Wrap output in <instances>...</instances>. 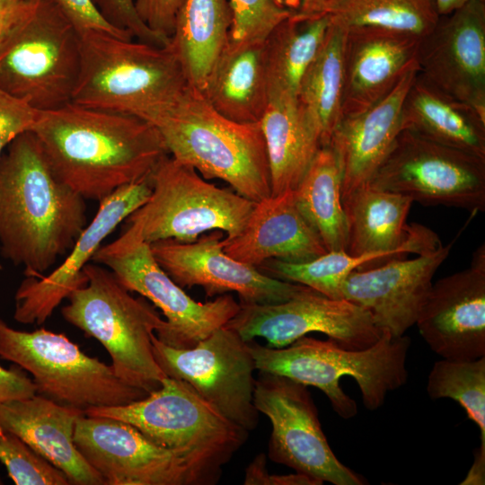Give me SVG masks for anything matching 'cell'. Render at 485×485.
Returning <instances> with one entry per match:
<instances>
[{
	"label": "cell",
	"mask_w": 485,
	"mask_h": 485,
	"mask_svg": "<svg viewBox=\"0 0 485 485\" xmlns=\"http://www.w3.org/2000/svg\"><path fill=\"white\" fill-rule=\"evenodd\" d=\"M31 131L58 180L84 199L98 202L149 177L169 154L150 122L74 102L40 111Z\"/></svg>",
	"instance_id": "1"
},
{
	"label": "cell",
	"mask_w": 485,
	"mask_h": 485,
	"mask_svg": "<svg viewBox=\"0 0 485 485\" xmlns=\"http://www.w3.org/2000/svg\"><path fill=\"white\" fill-rule=\"evenodd\" d=\"M343 28H373L421 39L440 15L435 0H329L325 13Z\"/></svg>",
	"instance_id": "34"
},
{
	"label": "cell",
	"mask_w": 485,
	"mask_h": 485,
	"mask_svg": "<svg viewBox=\"0 0 485 485\" xmlns=\"http://www.w3.org/2000/svg\"><path fill=\"white\" fill-rule=\"evenodd\" d=\"M221 244L227 255L257 269L271 259L302 263L327 252L298 209L294 190L256 202L243 230Z\"/></svg>",
	"instance_id": "25"
},
{
	"label": "cell",
	"mask_w": 485,
	"mask_h": 485,
	"mask_svg": "<svg viewBox=\"0 0 485 485\" xmlns=\"http://www.w3.org/2000/svg\"><path fill=\"white\" fill-rule=\"evenodd\" d=\"M102 16L113 26L132 35L135 40L157 46L167 42L152 31L139 18L135 0H93Z\"/></svg>",
	"instance_id": "39"
},
{
	"label": "cell",
	"mask_w": 485,
	"mask_h": 485,
	"mask_svg": "<svg viewBox=\"0 0 485 485\" xmlns=\"http://www.w3.org/2000/svg\"><path fill=\"white\" fill-rule=\"evenodd\" d=\"M266 455L257 454L245 471L244 485H321L316 480L302 474H269Z\"/></svg>",
	"instance_id": "42"
},
{
	"label": "cell",
	"mask_w": 485,
	"mask_h": 485,
	"mask_svg": "<svg viewBox=\"0 0 485 485\" xmlns=\"http://www.w3.org/2000/svg\"><path fill=\"white\" fill-rule=\"evenodd\" d=\"M127 229L101 245L92 260L110 270L119 283L162 311L163 325L155 332L165 345L191 348L232 320L240 309L234 296L218 295L201 303L191 298L158 264L138 229Z\"/></svg>",
	"instance_id": "11"
},
{
	"label": "cell",
	"mask_w": 485,
	"mask_h": 485,
	"mask_svg": "<svg viewBox=\"0 0 485 485\" xmlns=\"http://www.w3.org/2000/svg\"><path fill=\"white\" fill-rule=\"evenodd\" d=\"M148 122L159 131L169 155L204 179L222 180L254 202L271 196L260 122L241 123L224 117L190 85Z\"/></svg>",
	"instance_id": "3"
},
{
	"label": "cell",
	"mask_w": 485,
	"mask_h": 485,
	"mask_svg": "<svg viewBox=\"0 0 485 485\" xmlns=\"http://www.w3.org/2000/svg\"><path fill=\"white\" fill-rule=\"evenodd\" d=\"M427 392L431 399L457 401L478 426L481 446L485 448V357L436 361L428 377Z\"/></svg>",
	"instance_id": "35"
},
{
	"label": "cell",
	"mask_w": 485,
	"mask_h": 485,
	"mask_svg": "<svg viewBox=\"0 0 485 485\" xmlns=\"http://www.w3.org/2000/svg\"><path fill=\"white\" fill-rule=\"evenodd\" d=\"M0 462L16 485H69L66 475L0 426Z\"/></svg>",
	"instance_id": "36"
},
{
	"label": "cell",
	"mask_w": 485,
	"mask_h": 485,
	"mask_svg": "<svg viewBox=\"0 0 485 485\" xmlns=\"http://www.w3.org/2000/svg\"><path fill=\"white\" fill-rule=\"evenodd\" d=\"M225 326L245 341L264 338L267 347L274 348L287 347L310 332H321L345 348L364 349L383 334L366 310L311 287L280 304L240 303L238 313Z\"/></svg>",
	"instance_id": "15"
},
{
	"label": "cell",
	"mask_w": 485,
	"mask_h": 485,
	"mask_svg": "<svg viewBox=\"0 0 485 485\" xmlns=\"http://www.w3.org/2000/svg\"><path fill=\"white\" fill-rule=\"evenodd\" d=\"M417 77L485 117V2L447 15L419 40Z\"/></svg>",
	"instance_id": "17"
},
{
	"label": "cell",
	"mask_w": 485,
	"mask_h": 485,
	"mask_svg": "<svg viewBox=\"0 0 485 485\" xmlns=\"http://www.w3.org/2000/svg\"><path fill=\"white\" fill-rule=\"evenodd\" d=\"M40 110L0 89V158L18 136L31 131Z\"/></svg>",
	"instance_id": "38"
},
{
	"label": "cell",
	"mask_w": 485,
	"mask_h": 485,
	"mask_svg": "<svg viewBox=\"0 0 485 485\" xmlns=\"http://www.w3.org/2000/svg\"><path fill=\"white\" fill-rule=\"evenodd\" d=\"M270 173L271 196L295 190L317 152L321 138L296 98L272 97L260 121Z\"/></svg>",
	"instance_id": "29"
},
{
	"label": "cell",
	"mask_w": 485,
	"mask_h": 485,
	"mask_svg": "<svg viewBox=\"0 0 485 485\" xmlns=\"http://www.w3.org/2000/svg\"><path fill=\"white\" fill-rule=\"evenodd\" d=\"M474 0H435L440 16L447 15ZM484 1L485 0H481Z\"/></svg>",
	"instance_id": "47"
},
{
	"label": "cell",
	"mask_w": 485,
	"mask_h": 485,
	"mask_svg": "<svg viewBox=\"0 0 485 485\" xmlns=\"http://www.w3.org/2000/svg\"><path fill=\"white\" fill-rule=\"evenodd\" d=\"M200 93L229 119L260 122L269 101L264 40L229 39Z\"/></svg>",
	"instance_id": "27"
},
{
	"label": "cell",
	"mask_w": 485,
	"mask_h": 485,
	"mask_svg": "<svg viewBox=\"0 0 485 485\" xmlns=\"http://www.w3.org/2000/svg\"><path fill=\"white\" fill-rule=\"evenodd\" d=\"M330 26L328 15L292 13L264 40L269 99L296 98L300 81L319 52Z\"/></svg>",
	"instance_id": "31"
},
{
	"label": "cell",
	"mask_w": 485,
	"mask_h": 485,
	"mask_svg": "<svg viewBox=\"0 0 485 485\" xmlns=\"http://www.w3.org/2000/svg\"><path fill=\"white\" fill-rule=\"evenodd\" d=\"M154 358L167 377L188 384L234 424L251 432L259 424L254 404L255 362L245 341L223 326L191 348H176L152 335Z\"/></svg>",
	"instance_id": "13"
},
{
	"label": "cell",
	"mask_w": 485,
	"mask_h": 485,
	"mask_svg": "<svg viewBox=\"0 0 485 485\" xmlns=\"http://www.w3.org/2000/svg\"><path fill=\"white\" fill-rule=\"evenodd\" d=\"M37 393L36 386L20 366L9 369L0 365V403L29 398Z\"/></svg>",
	"instance_id": "44"
},
{
	"label": "cell",
	"mask_w": 485,
	"mask_h": 485,
	"mask_svg": "<svg viewBox=\"0 0 485 485\" xmlns=\"http://www.w3.org/2000/svg\"><path fill=\"white\" fill-rule=\"evenodd\" d=\"M185 0H135L141 21L155 34L170 42L178 13Z\"/></svg>",
	"instance_id": "40"
},
{
	"label": "cell",
	"mask_w": 485,
	"mask_h": 485,
	"mask_svg": "<svg viewBox=\"0 0 485 485\" xmlns=\"http://www.w3.org/2000/svg\"><path fill=\"white\" fill-rule=\"evenodd\" d=\"M348 225L346 251L392 258L419 254L441 243L437 234L419 224H407L411 198L364 185L342 199Z\"/></svg>",
	"instance_id": "24"
},
{
	"label": "cell",
	"mask_w": 485,
	"mask_h": 485,
	"mask_svg": "<svg viewBox=\"0 0 485 485\" xmlns=\"http://www.w3.org/2000/svg\"><path fill=\"white\" fill-rule=\"evenodd\" d=\"M343 30L341 119L385 97L416 59L420 40L373 28Z\"/></svg>",
	"instance_id": "23"
},
{
	"label": "cell",
	"mask_w": 485,
	"mask_h": 485,
	"mask_svg": "<svg viewBox=\"0 0 485 485\" xmlns=\"http://www.w3.org/2000/svg\"><path fill=\"white\" fill-rule=\"evenodd\" d=\"M84 414L36 393L0 403V426L61 471L70 484L104 485L74 443L76 421Z\"/></svg>",
	"instance_id": "26"
},
{
	"label": "cell",
	"mask_w": 485,
	"mask_h": 485,
	"mask_svg": "<svg viewBox=\"0 0 485 485\" xmlns=\"http://www.w3.org/2000/svg\"><path fill=\"white\" fill-rule=\"evenodd\" d=\"M74 443L104 485H190L186 467L134 426L111 418H78Z\"/></svg>",
	"instance_id": "19"
},
{
	"label": "cell",
	"mask_w": 485,
	"mask_h": 485,
	"mask_svg": "<svg viewBox=\"0 0 485 485\" xmlns=\"http://www.w3.org/2000/svg\"><path fill=\"white\" fill-rule=\"evenodd\" d=\"M485 448L480 445L475 450L473 463L462 485L484 484L485 482Z\"/></svg>",
	"instance_id": "46"
},
{
	"label": "cell",
	"mask_w": 485,
	"mask_h": 485,
	"mask_svg": "<svg viewBox=\"0 0 485 485\" xmlns=\"http://www.w3.org/2000/svg\"><path fill=\"white\" fill-rule=\"evenodd\" d=\"M78 32L81 66L71 102L148 121L189 85L170 45L125 40L93 30Z\"/></svg>",
	"instance_id": "5"
},
{
	"label": "cell",
	"mask_w": 485,
	"mask_h": 485,
	"mask_svg": "<svg viewBox=\"0 0 485 485\" xmlns=\"http://www.w3.org/2000/svg\"><path fill=\"white\" fill-rule=\"evenodd\" d=\"M232 11L230 39L264 40L293 13L278 0H228Z\"/></svg>",
	"instance_id": "37"
},
{
	"label": "cell",
	"mask_w": 485,
	"mask_h": 485,
	"mask_svg": "<svg viewBox=\"0 0 485 485\" xmlns=\"http://www.w3.org/2000/svg\"><path fill=\"white\" fill-rule=\"evenodd\" d=\"M150 179L148 199L125 220L149 244L163 240L190 242L214 230L232 239L243 230L256 204L233 189L207 182L169 154Z\"/></svg>",
	"instance_id": "8"
},
{
	"label": "cell",
	"mask_w": 485,
	"mask_h": 485,
	"mask_svg": "<svg viewBox=\"0 0 485 485\" xmlns=\"http://www.w3.org/2000/svg\"><path fill=\"white\" fill-rule=\"evenodd\" d=\"M370 184L424 206L485 210V159L408 129L399 133Z\"/></svg>",
	"instance_id": "12"
},
{
	"label": "cell",
	"mask_w": 485,
	"mask_h": 485,
	"mask_svg": "<svg viewBox=\"0 0 485 485\" xmlns=\"http://www.w3.org/2000/svg\"><path fill=\"white\" fill-rule=\"evenodd\" d=\"M41 0H0V46L38 8Z\"/></svg>",
	"instance_id": "43"
},
{
	"label": "cell",
	"mask_w": 485,
	"mask_h": 485,
	"mask_svg": "<svg viewBox=\"0 0 485 485\" xmlns=\"http://www.w3.org/2000/svg\"><path fill=\"white\" fill-rule=\"evenodd\" d=\"M92 417L127 422L172 451L186 467L190 485H214L249 433L203 400L188 384L165 376L159 389L119 406L93 407Z\"/></svg>",
	"instance_id": "6"
},
{
	"label": "cell",
	"mask_w": 485,
	"mask_h": 485,
	"mask_svg": "<svg viewBox=\"0 0 485 485\" xmlns=\"http://www.w3.org/2000/svg\"><path fill=\"white\" fill-rule=\"evenodd\" d=\"M458 237L412 259L395 258L367 269L354 270L342 283L340 299L366 310L380 329L393 336L404 335L416 323L433 278Z\"/></svg>",
	"instance_id": "21"
},
{
	"label": "cell",
	"mask_w": 485,
	"mask_h": 485,
	"mask_svg": "<svg viewBox=\"0 0 485 485\" xmlns=\"http://www.w3.org/2000/svg\"><path fill=\"white\" fill-rule=\"evenodd\" d=\"M0 357L30 373L38 394L83 411L148 394L124 383L110 366L84 354L66 335L44 328L22 331L0 319Z\"/></svg>",
	"instance_id": "10"
},
{
	"label": "cell",
	"mask_w": 485,
	"mask_h": 485,
	"mask_svg": "<svg viewBox=\"0 0 485 485\" xmlns=\"http://www.w3.org/2000/svg\"><path fill=\"white\" fill-rule=\"evenodd\" d=\"M77 31H100L116 37L132 40V35L110 23L93 0H55Z\"/></svg>",
	"instance_id": "41"
},
{
	"label": "cell",
	"mask_w": 485,
	"mask_h": 485,
	"mask_svg": "<svg viewBox=\"0 0 485 485\" xmlns=\"http://www.w3.org/2000/svg\"><path fill=\"white\" fill-rule=\"evenodd\" d=\"M401 129L485 159V117L417 76L403 101Z\"/></svg>",
	"instance_id": "28"
},
{
	"label": "cell",
	"mask_w": 485,
	"mask_h": 485,
	"mask_svg": "<svg viewBox=\"0 0 485 485\" xmlns=\"http://www.w3.org/2000/svg\"><path fill=\"white\" fill-rule=\"evenodd\" d=\"M422 339L442 358L485 357V247L469 268L433 283L416 323Z\"/></svg>",
	"instance_id": "20"
},
{
	"label": "cell",
	"mask_w": 485,
	"mask_h": 485,
	"mask_svg": "<svg viewBox=\"0 0 485 485\" xmlns=\"http://www.w3.org/2000/svg\"><path fill=\"white\" fill-rule=\"evenodd\" d=\"M259 372L254 404L270 420L269 457L322 484L362 485L365 481L335 456L306 385Z\"/></svg>",
	"instance_id": "14"
},
{
	"label": "cell",
	"mask_w": 485,
	"mask_h": 485,
	"mask_svg": "<svg viewBox=\"0 0 485 485\" xmlns=\"http://www.w3.org/2000/svg\"><path fill=\"white\" fill-rule=\"evenodd\" d=\"M418 74L416 59L393 89L363 112L342 118L329 146L340 171L341 198L370 183L401 129L405 96Z\"/></svg>",
	"instance_id": "22"
},
{
	"label": "cell",
	"mask_w": 485,
	"mask_h": 485,
	"mask_svg": "<svg viewBox=\"0 0 485 485\" xmlns=\"http://www.w3.org/2000/svg\"><path fill=\"white\" fill-rule=\"evenodd\" d=\"M1 484H3V481H2V479H1V477H0V485H1Z\"/></svg>",
	"instance_id": "48"
},
{
	"label": "cell",
	"mask_w": 485,
	"mask_h": 485,
	"mask_svg": "<svg viewBox=\"0 0 485 485\" xmlns=\"http://www.w3.org/2000/svg\"><path fill=\"white\" fill-rule=\"evenodd\" d=\"M344 30L330 21L316 57L304 74L296 99L316 128L322 146H329L341 119Z\"/></svg>",
	"instance_id": "33"
},
{
	"label": "cell",
	"mask_w": 485,
	"mask_h": 485,
	"mask_svg": "<svg viewBox=\"0 0 485 485\" xmlns=\"http://www.w3.org/2000/svg\"><path fill=\"white\" fill-rule=\"evenodd\" d=\"M287 9L288 0H278ZM329 0H293V13L302 16L313 17L325 14V8Z\"/></svg>",
	"instance_id": "45"
},
{
	"label": "cell",
	"mask_w": 485,
	"mask_h": 485,
	"mask_svg": "<svg viewBox=\"0 0 485 485\" xmlns=\"http://www.w3.org/2000/svg\"><path fill=\"white\" fill-rule=\"evenodd\" d=\"M231 26L228 0L184 1L169 45L190 86L202 91L216 59L230 39Z\"/></svg>",
	"instance_id": "30"
},
{
	"label": "cell",
	"mask_w": 485,
	"mask_h": 485,
	"mask_svg": "<svg viewBox=\"0 0 485 485\" xmlns=\"http://www.w3.org/2000/svg\"><path fill=\"white\" fill-rule=\"evenodd\" d=\"M81 66L77 29L55 0L35 12L0 46V89L43 111L72 101Z\"/></svg>",
	"instance_id": "9"
},
{
	"label": "cell",
	"mask_w": 485,
	"mask_h": 485,
	"mask_svg": "<svg viewBox=\"0 0 485 485\" xmlns=\"http://www.w3.org/2000/svg\"><path fill=\"white\" fill-rule=\"evenodd\" d=\"M294 194L298 209L326 251H346L348 225L341 198L340 171L330 146L319 149Z\"/></svg>",
	"instance_id": "32"
},
{
	"label": "cell",
	"mask_w": 485,
	"mask_h": 485,
	"mask_svg": "<svg viewBox=\"0 0 485 485\" xmlns=\"http://www.w3.org/2000/svg\"><path fill=\"white\" fill-rule=\"evenodd\" d=\"M86 282L68 295L64 319L97 340L111 359V368L124 383L150 393L165 375L157 364L152 335L164 322L145 297H134L101 264L88 263Z\"/></svg>",
	"instance_id": "7"
},
{
	"label": "cell",
	"mask_w": 485,
	"mask_h": 485,
	"mask_svg": "<svg viewBox=\"0 0 485 485\" xmlns=\"http://www.w3.org/2000/svg\"><path fill=\"white\" fill-rule=\"evenodd\" d=\"M256 370L286 376L306 386H314L328 398L333 410L348 419L357 413L356 401L342 389V376L357 384L364 406L380 408L390 392L405 384L406 360L410 347L408 336H393L383 330L381 338L364 349H348L333 340L303 336L289 346L274 348L248 341Z\"/></svg>",
	"instance_id": "4"
},
{
	"label": "cell",
	"mask_w": 485,
	"mask_h": 485,
	"mask_svg": "<svg viewBox=\"0 0 485 485\" xmlns=\"http://www.w3.org/2000/svg\"><path fill=\"white\" fill-rule=\"evenodd\" d=\"M85 199L54 173L31 131L0 158V252L26 277L40 278L87 225Z\"/></svg>",
	"instance_id": "2"
},
{
	"label": "cell",
	"mask_w": 485,
	"mask_h": 485,
	"mask_svg": "<svg viewBox=\"0 0 485 485\" xmlns=\"http://www.w3.org/2000/svg\"><path fill=\"white\" fill-rule=\"evenodd\" d=\"M150 176L124 185L102 198L94 217L62 263L46 276L27 277L22 281L14 297L15 321L42 324L72 291L85 284L84 269L102 242L148 199L152 192Z\"/></svg>",
	"instance_id": "18"
},
{
	"label": "cell",
	"mask_w": 485,
	"mask_h": 485,
	"mask_svg": "<svg viewBox=\"0 0 485 485\" xmlns=\"http://www.w3.org/2000/svg\"><path fill=\"white\" fill-rule=\"evenodd\" d=\"M224 233L214 230L196 241L163 240L150 243L162 269L182 288L199 286L208 297L235 292L240 303L275 304L287 302L309 287L272 278L227 255Z\"/></svg>",
	"instance_id": "16"
}]
</instances>
